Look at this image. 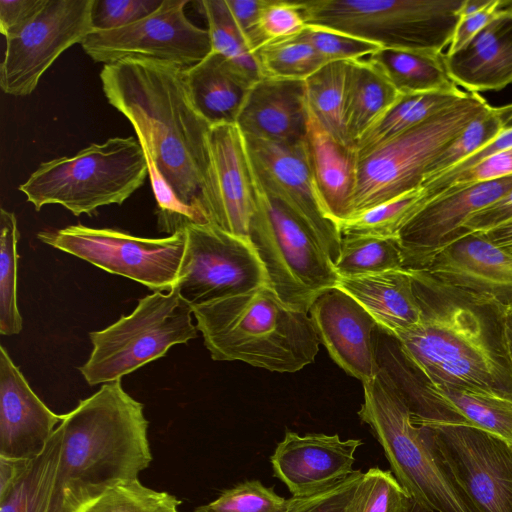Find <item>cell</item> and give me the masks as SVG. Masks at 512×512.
<instances>
[{"mask_svg":"<svg viewBox=\"0 0 512 512\" xmlns=\"http://www.w3.org/2000/svg\"><path fill=\"white\" fill-rule=\"evenodd\" d=\"M366 59L400 94L463 91L450 77L443 53L381 47Z\"/></svg>","mask_w":512,"mask_h":512,"instance_id":"cell-30","label":"cell"},{"mask_svg":"<svg viewBox=\"0 0 512 512\" xmlns=\"http://www.w3.org/2000/svg\"><path fill=\"white\" fill-rule=\"evenodd\" d=\"M299 36L328 63L364 59L381 48L377 44L353 36L308 24Z\"/></svg>","mask_w":512,"mask_h":512,"instance_id":"cell-44","label":"cell"},{"mask_svg":"<svg viewBox=\"0 0 512 512\" xmlns=\"http://www.w3.org/2000/svg\"><path fill=\"white\" fill-rule=\"evenodd\" d=\"M209 168L204 209L209 222L220 229L248 237L255 209L257 183L246 141L236 124L211 126Z\"/></svg>","mask_w":512,"mask_h":512,"instance_id":"cell-19","label":"cell"},{"mask_svg":"<svg viewBox=\"0 0 512 512\" xmlns=\"http://www.w3.org/2000/svg\"><path fill=\"white\" fill-rule=\"evenodd\" d=\"M444 59L454 83L468 92L499 91L511 84L512 6Z\"/></svg>","mask_w":512,"mask_h":512,"instance_id":"cell-25","label":"cell"},{"mask_svg":"<svg viewBox=\"0 0 512 512\" xmlns=\"http://www.w3.org/2000/svg\"><path fill=\"white\" fill-rule=\"evenodd\" d=\"M31 459L0 456V495L4 494L27 468Z\"/></svg>","mask_w":512,"mask_h":512,"instance_id":"cell-53","label":"cell"},{"mask_svg":"<svg viewBox=\"0 0 512 512\" xmlns=\"http://www.w3.org/2000/svg\"><path fill=\"white\" fill-rule=\"evenodd\" d=\"M489 0H463L458 11L459 20L471 16L484 8Z\"/></svg>","mask_w":512,"mask_h":512,"instance_id":"cell-55","label":"cell"},{"mask_svg":"<svg viewBox=\"0 0 512 512\" xmlns=\"http://www.w3.org/2000/svg\"><path fill=\"white\" fill-rule=\"evenodd\" d=\"M512 189V175L445 190L428 201L400 230L404 268L419 269L463 235L468 219Z\"/></svg>","mask_w":512,"mask_h":512,"instance_id":"cell-20","label":"cell"},{"mask_svg":"<svg viewBox=\"0 0 512 512\" xmlns=\"http://www.w3.org/2000/svg\"><path fill=\"white\" fill-rule=\"evenodd\" d=\"M363 472L354 470L344 480L305 496H292L286 512H353Z\"/></svg>","mask_w":512,"mask_h":512,"instance_id":"cell-45","label":"cell"},{"mask_svg":"<svg viewBox=\"0 0 512 512\" xmlns=\"http://www.w3.org/2000/svg\"><path fill=\"white\" fill-rule=\"evenodd\" d=\"M192 315V306L176 288L146 295L132 313L89 333L93 348L80 373L91 386L121 380L172 346L196 338Z\"/></svg>","mask_w":512,"mask_h":512,"instance_id":"cell-10","label":"cell"},{"mask_svg":"<svg viewBox=\"0 0 512 512\" xmlns=\"http://www.w3.org/2000/svg\"><path fill=\"white\" fill-rule=\"evenodd\" d=\"M361 439L341 440L338 434L286 431L270 461L274 477L292 496H305L326 489L347 478L354 470V453Z\"/></svg>","mask_w":512,"mask_h":512,"instance_id":"cell-22","label":"cell"},{"mask_svg":"<svg viewBox=\"0 0 512 512\" xmlns=\"http://www.w3.org/2000/svg\"><path fill=\"white\" fill-rule=\"evenodd\" d=\"M62 449L49 512H79L109 489L138 480L152 461L144 406L121 380L62 416Z\"/></svg>","mask_w":512,"mask_h":512,"instance_id":"cell-2","label":"cell"},{"mask_svg":"<svg viewBox=\"0 0 512 512\" xmlns=\"http://www.w3.org/2000/svg\"><path fill=\"white\" fill-rule=\"evenodd\" d=\"M184 70L128 59L104 65L100 80L109 104L131 123L143 151L180 202L209 222L203 201L211 125L188 98Z\"/></svg>","mask_w":512,"mask_h":512,"instance_id":"cell-1","label":"cell"},{"mask_svg":"<svg viewBox=\"0 0 512 512\" xmlns=\"http://www.w3.org/2000/svg\"><path fill=\"white\" fill-rule=\"evenodd\" d=\"M208 25L211 51L228 59L253 83L264 77L255 54L235 23L225 0L199 2Z\"/></svg>","mask_w":512,"mask_h":512,"instance_id":"cell-35","label":"cell"},{"mask_svg":"<svg viewBox=\"0 0 512 512\" xmlns=\"http://www.w3.org/2000/svg\"><path fill=\"white\" fill-rule=\"evenodd\" d=\"M307 120L304 80L264 76L251 86L236 125L247 137L297 145Z\"/></svg>","mask_w":512,"mask_h":512,"instance_id":"cell-24","label":"cell"},{"mask_svg":"<svg viewBox=\"0 0 512 512\" xmlns=\"http://www.w3.org/2000/svg\"><path fill=\"white\" fill-rule=\"evenodd\" d=\"M62 416L35 394L5 347L0 346V456L37 457Z\"/></svg>","mask_w":512,"mask_h":512,"instance_id":"cell-23","label":"cell"},{"mask_svg":"<svg viewBox=\"0 0 512 512\" xmlns=\"http://www.w3.org/2000/svg\"><path fill=\"white\" fill-rule=\"evenodd\" d=\"M363 390L358 415L409 496L436 512H477L449 471L432 429L412 422L409 406L389 374L380 367Z\"/></svg>","mask_w":512,"mask_h":512,"instance_id":"cell-4","label":"cell"},{"mask_svg":"<svg viewBox=\"0 0 512 512\" xmlns=\"http://www.w3.org/2000/svg\"><path fill=\"white\" fill-rule=\"evenodd\" d=\"M163 0H94L93 30H113L131 25L154 11Z\"/></svg>","mask_w":512,"mask_h":512,"instance_id":"cell-47","label":"cell"},{"mask_svg":"<svg viewBox=\"0 0 512 512\" xmlns=\"http://www.w3.org/2000/svg\"><path fill=\"white\" fill-rule=\"evenodd\" d=\"M289 499L276 494L273 488L258 480L242 482L223 491L220 496L197 507L198 512H286Z\"/></svg>","mask_w":512,"mask_h":512,"instance_id":"cell-42","label":"cell"},{"mask_svg":"<svg viewBox=\"0 0 512 512\" xmlns=\"http://www.w3.org/2000/svg\"><path fill=\"white\" fill-rule=\"evenodd\" d=\"M188 0H163L147 17L113 30H93L82 41L84 52L104 65L140 59L188 69L212 50L209 32L185 14Z\"/></svg>","mask_w":512,"mask_h":512,"instance_id":"cell-14","label":"cell"},{"mask_svg":"<svg viewBox=\"0 0 512 512\" xmlns=\"http://www.w3.org/2000/svg\"><path fill=\"white\" fill-rule=\"evenodd\" d=\"M303 143L319 195L329 216L340 225L353 212L356 150L334 138L309 108Z\"/></svg>","mask_w":512,"mask_h":512,"instance_id":"cell-27","label":"cell"},{"mask_svg":"<svg viewBox=\"0 0 512 512\" xmlns=\"http://www.w3.org/2000/svg\"><path fill=\"white\" fill-rule=\"evenodd\" d=\"M499 355L512 381V313L499 317Z\"/></svg>","mask_w":512,"mask_h":512,"instance_id":"cell-52","label":"cell"},{"mask_svg":"<svg viewBox=\"0 0 512 512\" xmlns=\"http://www.w3.org/2000/svg\"><path fill=\"white\" fill-rule=\"evenodd\" d=\"M405 512H436V511L432 510L431 508H429L425 505L420 504L419 502H417L411 498Z\"/></svg>","mask_w":512,"mask_h":512,"instance_id":"cell-56","label":"cell"},{"mask_svg":"<svg viewBox=\"0 0 512 512\" xmlns=\"http://www.w3.org/2000/svg\"><path fill=\"white\" fill-rule=\"evenodd\" d=\"M334 268L338 276H360L404 268L398 237L342 235Z\"/></svg>","mask_w":512,"mask_h":512,"instance_id":"cell-34","label":"cell"},{"mask_svg":"<svg viewBox=\"0 0 512 512\" xmlns=\"http://www.w3.org/2000/svg\"><path fill=\"white\" fill-rule=\"evenodd\" d=\"M244 137L258 187L296 213L316 233L334 263L342 233L319 195L304 143L289 145Z\"/></svg>","mask_w":512,"mask_h":512,"instance_id":"cell-17","label":"cell"},{"mask_svg":"<svg viewBox=\"0 0 512 512\" xmlns=\"http://www.w3.org/2000/svg\"><path fill=\"white\" fill-rule=\"evenodd\" d=\"M510 6L512 1L489 0L488 4L475 14L459 20L446 53L451 54L461 49Z\"/></svg>","mask_w":512,"mask_h":512,"instance_id":"cell-48","label":"cell"},{"mask_svg":"<svg viewBox=\"0 0 512 512\" xmlns=\"http://www.w3.org/2000/svg\"><path fill=\"white\" fill-rule=\"evenodd\" d=\"M183 77L193 108L211 126L236 124L254 84L228 59L214 51L185 69Z\"/></svg>","mask_w":512,"mask_h":512,"instance_id":"cell-28","label":"cell"},{"mask_svg":"<svg viewBox=\"0 0 512 512\" xmlns=\"http://www.w3.org/2000/svg\"><path fill=\"white\" fill-rule=\"evenodd\" d=\"M488 105L480 94L467 91L459 101L425 122L357 151L351 217L422 187L438 156Z\"/></svg>","mask_w":512,"mask_h":512,"instance_id":"cell-7","label":"cell"},{"mask_svg":"<svg viewBox=\"0 0 512 512\" xmlns=\"http://www.w3.org/2000/svg\"><path fill=\"white\" fill-rule=\"evenodd\" d=\"M426 204L422 187L405 192L342 222V235L398 237L400 230Z\"/></svg>","mask_w":512,"mask_h":512,"instance_id":"cell-37","label":"cell"},{"mask_svg":"<svg viewBox=\"0 0 512 512\" xmlns=\"http://www.w3.org/2000/svg\"><path fill=\"white\" fill-rule=\"evenodd\" d=\"M336 288L354 298L391 337L416 326L423 318L414 278L407 268L339 276Z\"/></svg>","mask_w":512,"mask_h":512,"instance_id":"cell-26","label":"cell"},{"mask_svg":"<svg viewBox=\"0 0 512 512\" xmlns=\"http://www.w3.org/2000/svg\"><path fill=\"white\" fill-rule=\"evenodd\" d=\"M415 283L462 303L486 307L497 318L512 313V254L483 233H467L436 251L419 269Z\"/></svg>","mask_w":512,"mask_h":512,"instance_id":"cell-12","label":"cell"},{"mask_svg":"<svg viewBox=\"0 0 512 512\" xmlns=\"http://www.w3.org/2000/svg\"><path fill=\"white\" fill-rule=\"evenodd\" d=\"M460 93L425 92L401 94L386 114L359 140L356 152L393 138L452 106L466 95Z\"/></svg>","mask_w":512,"mask_h":512,"instance_id":"cell-33","label":"cell"},{"mask_svg":"<svg viewBox=\"0 0 512 512\" xmlns=\"http://www.w3.org/2000/svg\"><path fill=\"white\" fill-rule=\"evenodd\" d=\"M255 56L264 76L305 80L328 62L299 34L264 44Z\"/></svg>","mask_w":512,"mask_h":512,"instance_id":"cell-38","label":"cell"},{"mask_svg":"<svg viewBox=\"0 0 512 512\" xmlns=\"http://www.w3.org/2000/svg\"><path fill=\"white\" fill-rule=\"evenodd\" d=\"M306 26L299 1L265 0L259 17L264 44L296 36Z\"/></svg>","mask_w":512,"mask_h":512,"instance_id":"cell-46","label":"cell"},{"mask_svg":"<svg viewBox=\"0 0 512 512\" xmlns=\"http://www.w3.org/2000/svg\"><path fill=\"white\" fill-rule=\"evenodd\" d=\"M485 234L491 241L512 254V221L500 225Z\"/></svg>","mask_w":512,"mask_h":512,"instance_id":"cell-54","label":"cell"},{"mask_svg":"<svg viewBox=\"0 0 512 512\" xmlns=\"http://www.w3.org/2000/svg\"><path fill=\"white\" fill-rule=\"evenodd\" d=\"M505 128L498 107L488 105L457 135L432 164L423 184L443 174L493 141Z\"/></svg>","mask_w":512,"mask_h":512,"instance_id":"cell-39","label":"cell"},{"mask_svg":"<svg viewBox=\"0 0 512 512\" xmlns=\"http://www.w3.org/2000/svg\"><path fill=\"white\" fill-rule=\"evenodd\" d=\"M400 95L383 73L366 58L349 61L345 127L354 148Z\"/></svg>","mask_w":512,"mask_h":512,"instance_id":"cell-29","label":"cell"},{"mask_svg":"<svg viewBox=\"0 0 512 512\" xmlns=\"http://www.w3.org/2000/svg\"><path fill=\"white\" fill-rule=\"evenodd\" d=\"M225 1L250 50L255 54L264 45L259 30V17L265 0Z\"/></svg>","mask_w":512,"mask_h":512,"instance_id":"cell-49","label":"cell"},{"mask_svg":"<svg viewBox=\"0 0 512 512\" xmlns=\"http://www.w3.org/2000/svg\"><path fill=\"white\" fill-rule=\"evenodd\" d=\"M194 512H198V511L194 510Z\"/></svg>","mask_w":512,"mask_h":512,"instance_id":"cell-57","label":"cell"},{"mask_svg":"<svg viewBox=\"0 0 512 512\" xmlns=\"http://www.w3.org/2000/svg\"><path fill=\"white\" fill-rule=\"evenodd\" d=\"M509 175H512V149L493 154L457 173L437 176L423 184L422 188L427 203L445 190L493 181Z\"/></svg>","mask_w":512,"mask_h":512,"instance_id":"cell-43","label":"cell"},{"mask_svg":"<svg viewBox=\"0 0 512 512\" xmlns=\"http://www.w3.org/2000/svg\"><path fill=\"white\" fill-rule=\"evenodd\" d=\"M19 231L13 212L0 209V333L21 332L23 320L17 303V243Z\"/></svg>","mask_w":512,"mask_h":512,"instance_id":"cell-36","label":"cell"},{"mask_svg":"<svg viewBox=\"0 0 512 512\" xmlns=\"http://www.w3.org/2000/svg\"><path fill=\"white\" fill-rule=\"evenodd\" d=\"M180 504L174 495L133 480L109 489L79 512H179Z\"/></svg>","mask_w":512,"mask_h":512,"instance_id":"cell-40","label":"cell"},{"mask_svg":"<svg viewBox=\"0 0 512 512\" xmlns=\"http://www.w3.org/2000/svg\"><path fill=\"white\" fill-rule=\"evenodd\" d=\"M183 231L185 250L174 288L192 307L268 284L249 237L230 234L210 222L190 224Z\"/></svg>","mask_w":512,"mask_h":512,"instance_id":"cell-13","label":"cell"},{"mask_svg":"<svg viewBox=\"0 0 512 512\" xmlns=\"http://www.w3.org/2000/svg\"><path fill=\"white\" fill-rule=\"evenodd\" d=\"M429 428L449 471L475 510L512 512V445L469 426Z\"/></svg>","mask_w":512,"mask_h":512,"instance_id":"cell-16","label":"cell"},{"mask_svg":"<svg viewBox=\"0 0 512 512\" xmlns=\"http://www.w3.org/2000/svg\"><path fill=\"white\" fill-rule=\"evenodd\" d=\"M192 310L215 361L293 373L313 363L319 351L309 313L288 306L268 284Z\"/></svg>","mask_w":512,"mask_h":512,"instance_id":"cell-3","label":"cell"},{"mask_svg":"<svg viewBox=\"0 0 512 512\" xmlns=\"http://www.w3.org/2000/svg\"><path fill=\"white\" fill-rule=\"evenodd\" d=\"M308 25L383 48L443 53L459 22L463 0L299 1Z\"/></svg>","mask_w":512,"mask_h":512,"instance_id":"cell-8","label":"cell"},{"mask_svg":"<svg viewBox=\"0 0 512 512\" xmlns=\"http://www.w3.org/2000/svg\"><path fill=\"white\" fill-rule=\"evenodd\" d=\"M348 67L349 61L329 62L304 83L307 106L312 114L334 138L354 148L345 127Z\"/></svg>","mask_w":512,"mask_h":512,"instance_id":"cell-32","label":"cell"},{"mask_svg":"<svg viewBox=\"0 0 512 512\" xmlns=\"http://www.w3.org/2000/svg\"><path fill=\"white\" fill-rule=\"evenodd\" d=\"M388 374L404 396L415 425L469 426L512 445V390L494 386L432 385L424 381L411 385Z\"/></svg>","mask_w":512,"mask_h":512,"instance_id":"cell-18","label":"cell"},{"mask_svg":"<svg viewBox=\"0 0 512 512\" xmlns=\"http://www.w3.org/2000/svg\"><path fill=\"white\" fill-rule=\"evenodd\" d=\"M410 499L391 471L370 468L358 485L353 512H405Z\"/></svg>","mask_w":512,"mask_h":512,"instance_id":"cell-41","label":"cell"},{"mask_svg":"<svg viewBox=\"0 0 512 512\" xmlns=\"http://www.w3.org/2000/svg\"><path fill=\"white\" fill-rule=\"evenodd\" d=\"M94 0H46L14 35L6 38L0 87L12 96H28L43 74L68 48L93 31Z\"/></svg>","mask_w":512,"mask_h":512,"instance_id":"cell-15","label":"cell"},{"mask_svg":"<svg viewBox=\"0 0 512 512\" xmlns=\"http://www.w3.org/2000/svg\"><path fill=\"white\" fill-rule=\"evenodd\" d=\"M62 449V432L57 426L44 450L0 495V512H49Z\"/></svg>","mask_w":512,"mask_h":512,"instance_id":"cell-31","label":"cell"},{"mask_svg":"<svg viewBox=\"0 0 512 512\" xmlns=\"http://www.w3.org/2000/svg\"><path fill=\"white\" fill-rule=\"evenodd\" d=\"M512 221V189L497 201L474 213L463 228L467 233H486Z\"/></svg>","mask_w":512,"mask_h":512,"instance_id":"cell-50","label":"cell"},{"mask_svg":"<svg viewBox=\"0 0 512 512\" xmlns=\"http://www.w3.org/2000/svg\"><path fill=\"white\" fill-rule=\"evenodd\" d=\"M308 313L320 343L338 366L362 384L378 375L373 338L378 325L354 298L335 287L320 295Z\"/></svg>","mask_w":512,"mask_h":512,"instance_id":"cell-21","label":"cell"},{"mask_svg":"<svg viewBox=\"0 0 512 512\" xmlns=\"http://www.w3.org/2000/svg\"><path fill=\"white\" fill-rule=\"evenodd\" d=\"M148 175L143 148L135 137L92 143L71 157L42 162L18 189L35 210L59 204L75 216L121 205Z\"/></svg>","mask_w":512,"mask_h":512,"instance_id":"cell-6","label":"cell"},{"mask_svg":"<svg viewBox=\"0 0 512 512\" xmlns=\"http://www.w3.org/2000/svg\"><path fill=\"white\" fill-rule=\"evenodd\" d=\"M416 290L423 318L393 337L412 371L432 385L505 388L507 369L477 311L462 302L433 301Z\"/></svg>","mask_w":512,"mask_h":512,"instance_id":"cell-5","label":"cell"},{"mask_svg":"<svg viewBox=\"0 0 512 512\" xmlns=\"http://www.w3.org/2000/svg\"><path fill=\"white\" fill-rule=\"evenodd\" d=\"M248 237L269 287L288 306L309 312L320 295L336 287L339 276L316 233L258 185Z\"/></svg>","mask_w":512,"mask_h":512,"instance_id":"cell-9","label":"cell"},{"mask_svg":"<svg viewBox=\"0 0 512 512\" xmlns=\"http://www.w3.org/2000/svg\"><path fill=\"white\" fill-rule=\"evenodd\" d=\"M37 236L51 247L154 292H168L175 287L185 250L184 231L146 238L113 228L76 224L44 230Z\"/></svg>","mask_w":512,"mask_h":512,"instance_id":"cell-11","label":"cell"},{"mask_svg":"<svg viewBox=\"0 0 512 512\" xmlns=\"http://www.w3.org/2000/svg\"><path fill=\"white\" fill-rule=\"evenodd\" d=\"M46 0H0V31L5 38L17 33Z\"/></svg>","mask_w":512,"mask_h":512,"instance_id":"cell-51","label":"cell"}]
</instances>
